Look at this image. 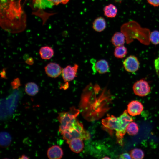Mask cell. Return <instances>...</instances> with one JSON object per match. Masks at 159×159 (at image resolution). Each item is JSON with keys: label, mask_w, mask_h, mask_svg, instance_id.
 <instances>
[{"label": "cell", "mask_w": 159, "mask_h": 159, "mask_svg": "<svg viewBox=\"0 0 159 159\" xmlns=\"http://www.w3.org/2000/svg\"><path fill=\"white\" fill-rule=\"evenodd\" d=\"M21 0H1V25L11 33L23 31L26 26V17Z\"/></svg>", "instance_id": "6da1fadb"}, {"label": "cell", "mask_w": 159, "mask_h": 159, "mask_svg": "<svg viewBox=\"0 0 159 159\" xmlns=\"http://www.w3.org/2000/svg\"><path fill=\"white\" fill-rule=\"evenodd\" d=\"M60 133L66 143L74 138H80L84 140L90 138L89 133L84 129L82 124L77 120L70 128Z\"/></svg>", "instance_id": "7a4b0ae2"}, {"label": "cell", "mask_w": 159, "mask_h": 159, "mask_svg": "<svg viewBox=\"0 0 159 159\" xmlns=\"http://www.w3.org/2000/svg\"><path fill=\"white\" fill-rule=\"evenodd\" d=\"M79 113V110L74 107H71L68 112L59 113L57 117L60 123L59 127V132L71 127L77 120L76 117Z\"/></svg>", "instance_id": "3957f363"}, {"label": "cell", "mask_w": 159, "mask_h": 159, "mask_svg": "<svg viewBox=\"0 0 159 159\" xmlns=\"http://www.w3.org/2000/svg\"><path fill=\"white\" fill-rule=\"evenodd\" d=\"M117 119V127L116 131V135L118 143L122 146L123 138L126 132L127 127L130 123L133 121V120L128 114L126 110H125Z\"/></svg>", "instance_id": "277c9868"}, {"label": "cell", "mask_w": 159, "mask_h": 159, "mask_svg": "<svg viewBox=\"0 0 159 159\" xmlns=\"http://www.w3.org/2000/svg\"><path fill=\"white\" fill-rule=\"evenodd\" d=\"M132 89L134 94L140 97L147 95L151 91V88L148 83L143 79H141L135 82L133 85Z\"/></svg>", "instance_id": "5b68a950"}, {"label": "cell", "mask_w": 159, "mask_h": 159, "mask_svg": "<svg viewBox=\"0 0 159 159\" xmlns=\"http://www.w3.org/2000/svg\"><path fill=\"white\" fill-rule=\"evenodd\" d=\"M69 0H33L34 7L40 9L50 8L60 4H65Z\"/></svg>", "instance_id": "8992f818"}, {"label": "cell", "mask_w": 159, "mask_h": 159, "mask_svg": "<svg viewBox=\"0 0 159 159\" xmlns=\"http://www.w3.org/2000/svg\"><path fill=\"white\" fill-rule=\"evenodd\" d=\"M123 65L127 72L133 73L138 70L140 63L136 57L134 55H130L125 59L123 62Z\"/></svg>", "instance_id": "52a82bcc"}, {"label": "cell", "mask_w": 159, "mask_h": 159, "mask_svg": "<svg viewBox=\"0 0 159 159\" xmlns=\"http://www.w3.org/2000/svg\"><path fill=\"white\" fill-rule=\"evenodd\" d=\"M78 66L76 64L73 66L68 65L62 70V75L64 82H69L73 80L76 77Z\"/></svg>", "instance_id": "ba28073f"}, {"label": "cell", "mask_w": 159, "mask_h": 159, "mask_svg": "<svg viewBox=\"0 0 159 159\" xmlns=\"http://www.w3.org/2000/svg\"><path fill=\"white\" fill-rule=\"evenodd\" d=\"M45 73L51 77L55 78L59 76L62 72V69L58 64L51 62L44 67Z\"/></svg>", "instance_id": "9c48e42d"}, {"label": "cell", "mask_w": 159, "mask_h": 159, "mask_svg": "<svg viewBox=\"0 0 159 159\" xmlns=\"http://www.w3.org/2000/svg\"><path fill=\"white\" fill-rule=\"evenodd\" d=\"M143 110V104L139 101L133 100L130 102L127 106L128 114L132 116L140 115Z\"/></svg>", "instance_id": "30bf717a"}, {"label": "cell", "mask_w": 159, "mask_h": 159, "mask_svg": "<svg viewBox=\"0 0 159 159\" xmlns=\"http://www.w3.org/2000/svg\"><path fill=\"white\" fill-rule=\"evenodd\" d=\"M72 151L78 153L82 151L84 148V143L82 140L78 138H73L67 142Z\"/></svg>", "instance_id": "8fae6325"}, {"label": "cell", "mask_w": 159, "mask_h": 159, "mask_svg": "<svg viewBox=\"0 0 159 159\" xmlns=\"http://www.w3.org/2000/svg\"><path fill=\"white\" fill-rule=\"evenodd\" d=\"M47 155L50 159H59L63 155L62 149L59 146L55 145L49 148L47 151Z\"/></svg>", "instance_id": "7c38bea8"}, {"label": "cell", "mask_w": 159, "mask_h": 159, "mask_svg": "<svg viewBox=\"0 0 159 159\" xmlns=\"http://www.w3.org/2000/svg\"><path fill=\"white\" fill-rule=\"evenodd\" d=\"M102 123L106 128L110 130L117 129V119L113 115L109 116L102 120Z\"/></svg>", "instance_id": "4fadbf2b"}, {"label": "cell", "mask_w": 159, "mask_h": 159, "mask_svg": "<svg viewBox=\"0 0 159 159\" xmlns=\"http://www.w3.org/2000/svg\"><path fill=\"white\" fill-rule=\"evenodd\" d=\"M94 68L100 74H103L108 72L109 67L106 60L101 59L98 61L95 64Z\"/></svg>", "instance_id": "5bb4252c"}, {"label": "cell", "mask_w": 159, "mask_h": 159, "mask_svg": "<svg viewBox=\"0 0 159 159\" xmlns=\"http://www.w3.org/2000/svg\"><path fill=\"white\" fill-rule=\"evenodd\" d=\"M92 24L93 29L95 31L98 32L103 31L106 26V21L102 17L96 18L93 22Z\"/></svg>", "instance_id": "9a60e30c"}, {"label": "cell", "mask_w": 159, "mask_h": 159, "mask_svg": "<svg viewBox=\"0 0 159 159\" xmlns=\"http://www.w3.org/2000/svg\"><path fill=\"white\" fill-rule=\"evenodd\" d=\"M39 53L41 58L43 59H49L54 54L53 49L47 46L42 47L39 50Z\"/></svg>", "instance_id": "2e32d148"}, {"label": "cell", "mask_w": 159, "mask_h": 159, "mask_svg": "<svg viewBox=\"0 0 159 159\" xmlns=\"http://www.w3.org/2000/svg\"><path fill=\"white\" fill-rule=\"evenodd\" d=\"M125 37L124 34L122 32H115L112 37L111 41L115 46L118 47L123 45L125 42Z\"/></svg>", "instance_id": "e0dca14e"}, {"label": "cell", "mask_w": 159, "mask_h": 159, "mask_svg": "<svg viewBox=\"0 0 159 159\" xmlns=\"http://www.w3.org/2000/svg\"><path fill=\"white\" fill-rule=\"evenodd\" d=\"M39 90L38 86L34 82H29L25 85V91L29 95H35L38 93Z\"/></svg>", "instance_id": "ac0fdd59"}, {"label": "cell", "mask_w": 159, "mask_h": 159, "mask_svg": "<svg viewBox=\"0 0 159 159\" xmlns=\"http://www.w3.org/2000/svg\"><path fill=\"white\" fill-rule=\"evenodd\" d=\"M104 15L108 18H114L117 15V9L116 6L112 4L105 6L103 9Z\"/></svg>", "instance_id": "d6986e66"}, {"label": "cell", "mask_w": 159, "mask_h": 159, "mask_svg": "<svg viewBox=\"0 0 159 159\" xmlns=\"http://www.w3.org/2000/svg\"><path fill=\"white\" fill-rule=\"evenodd\" d=\"M11 137L10 134L6 132L0 133V145L3 147H6L10 144Z\"/></svg>", "instance_id": "ffe728a7"}, {"label": "cell", "mask_w": 159, "mask_h": 159, "mask_svg": "<svg viewBox=\"0 0 159 159\" xmlns=\"http://www.w3.org/2000/svg\"><path fill=\"white\" fill-rule=\"evenodd\" d=\"M127 53V48L124 45L116 47L114 51V55L118 58H122L125 57Z\"/></svg>", "instance_id": "44dd1931"}, {"label": "cell", "mask_w": 159, "mask_h": 159, "mask_svg": "<svg viewBox=\"0 0 159 159\" xmlns=\"http://www.w3.org/2000/svg\"><path fill=\"white\" fill-rule=\"evenodd\" d=\"M138 131L139 128L137 124L132 121L128 124L126 128V132L130 135H136Z\"/></svg>", "instance_id": "7402d4cb"}, {"label": "cell", "mask_w": 159, "mask_h": 159, "mask_svg": "<svg viewBox=\"0 0 159 159\" xmlns=\"http://www.w3.org/2000/svg\"><path fill=\"white\" fill-rule=\"evenodd\" d=\"M130 155L132 159H141L143 158L144 154L141 149L135 148L130 151Z\"/></svg>", "instance_id": "603a6c76"}, {"label": "cell", "mask_w": 159, "mask_h": 159, "mask_svg": "<svg viewBox=\"0 0 159 159\" xmlns=\"http://www.w3.org/2000/svg\"><path fill=\"white\" fill-rule=\"evenodd\" d=\"M149 38L153 44L155 45L159 44V32L158 31L155 30L152 32Z\"/></svg>", "instance_id": "cb8c5ba5"}, {"label": "cell", "mask_w": 159, "mask_h": 159, "mask_svg": "<svg viewBox=\"0 0 159 159\" xmlns=\"http://www.w3.org/2000/svg\"><path fill=\"white\" fill-rule=\"evenodd\" d=\"M11 85L13 89H17L21 85L20 79L18 78L14 79L11 82Z\"/></svg>", "instance_id": "d4e9b609"}, {"label": "cell", "mask_w": 159, "mask_h": 159, "mask_svg": "<svg viewBox=\"0 0 159 159\" xmlns=\"http://www.w3.org/2000/svg\"><path fill=\"white\" fill-rule=\"evenodd\" d=\"M154 66L156 74L159 76V57L155 60Z\"/></svg>", "instance_id": "484cf974"}, {"label": "cell", "mask_w": 159, "mask_h": 159, "mask_svg": "<svg viewBox=\"0 0 159 159\" xmlns=\"http://www.w3.org/2000/svg\"><path fill=\"white\" fill-rule=\"evenodd\" d=\"M148 2L154 7L159 6V0H147Z\"/></svg>", "instance_id": "4316f807"}, {"label": "cell", "mask_w": 159, "mask_h": 159, "mask_svg": "<svg viewBox=\"0 0 159 159\" xmlns=\"http://www.w3.org/2000/svg\"><path fill=\"white\" fill-rule=\"evenodd\" d=\"M119 159H131L130 155L127 153H124L121 155L119 157Z\"/></svg>", "instance_id": "83f0119b"}, {"label": "cell", "mask_w": 159, "mask_h": 159, "mask_svg": "<svg viewBox=\"0 0 159 159\" xmlns=\"http://www.w3.org/2000/svg\"><path fill=\"white\" fill-rule=\"evenodd\" d=\"M26 62L29 65H32L34 63V60L33 59L32 57L28 58L26 61Z\"/></svg>", "instance_id": "f1b7e54d"}, {"label": "cell", "mask_w": 159, "mask_h": 159, "mask_svg": "<svg viewBox=\"0 0 159 159\" xmlns=\"http://www.w3.org/2000/svg\"><path fill=\"white\" fill-rule=\"evenodd\" d=\"M6 69L5 68L3 69L1 73V77L2 78H6Z\"/></svg>", "instance_id": "f546056e"}, {"label": "cell", "mask_w": 159, "mask_h": 159, "mask_svg": "<svg viewBox=\"0 0 159 159\" xmlns=\"http://www.w3.org/2000/svg\"><path fill=\"white\" fill-rule=\"evenodd\" d=\"M68 87V84H67L66 83L65 84L63 85H61L60 86V88L61 89H63L64 90H66L67 88Z\"/></svg>", "instance_id": "4dcf8cb0"}, {"label": "cell", "mask_w": 159, "mask_h": 159, "mask_svg": "<svg viewBox=\"0 0 159 159\" xmlns=\"http://www.w3.org/2000/svg\"><path fill=\"white\" fill-rule=\"evenodd\" d=\"M19 159H29V158L26 155H22L21 157L19 158Z\"/></svg>", "instance_id": "1f68e13d"}, {"label": "cell", "mask_w": 159, "mask_h": 159, "mask_svg": "<svg viewBox=\"0 0 159 159\" xmlns=\"http://www.w3.org/2000/svg\"><path fill=\"white\" fill-rule=\"evenodd\" d=\"M115 2L120 3L122 0H114Z\"/></svg>", "instance_id": "d6a6232c"}, {"label": "cell", "mask_w": 159, "mask_h": 159, "mask_svg": "<svg viewBox=\"0 0 159 159\" xmlns=\"http://www.w3.org/2000/svg\"><path fill=\"white\" fill-rule=\"evenodd\" d=\"M103 158V159H110V158H109L108 157H104V158Z\"/></svg>", "instance_id": "836d02e7"}]
</instances>
